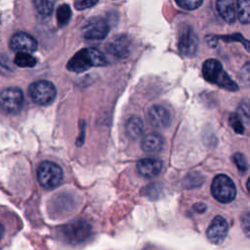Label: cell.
<instances>
[{
  "label": "cell",
  "instance_id": "cell-21",
  "mask_svg": "<svg viewBox=\"0 0 250 250\" xmlns=\"http://www.w3.org/2000/svg\"><path fill=\"white\" fill-rule=\"evenodd\" d=\"M15 63L20 67H33L36 64V59L25 52H19L15 57Z\"/></svg>",
  "mask_w": 250,
  "mask_h": 250
},
{
  "label": "cell",
  "instance_id": "cell-19",
  "mask_svg": "<svg viewBox=\"0 0 250 250\" xmlns=\"http://www.w3.org/2000/svg\"><path fill=\"white\" fill-rule=\"evenodd\" d=\"M56 0H33V5L41 17H49L54 9Z\"/></svg>",
  "mask_w": 250,
  "mask_h": 250
},
{
  "label": "cell",
  "instance_id": "cell-11",
  "mask_svg": "<svg viewBox=\"0 0 250 250\" xmlns=\"http://www.w3.org/2000/svg\"><path fill=\"white\" fill-rule=\"evenodd\" d=\"M228 229L229 227L225 218L222 216H216L209 225L206 234L209 241L214 244H221L228 234Z\"/></svg>",
  "mask_w": 250,
  "mask_h": 250
},
{
  "label": "cell",
  "instance_id": "cell-26",
  "mask_svg": "<svg viewBox=\"0 0 250 250\" xmlns=\"http://www.w3.org/2000/svg\"><path fill=\"white\" fill-rule=\"evenodd\" d=\"M99 0H75L74 7L77 10H85L93 7L98 3Z\"/></svg>",
  "mask_w": 250,
  "mask_h": 250
},
{
  "label": "cell",
  "instance_id": "cell-3",
  "mask_svg": "<svg viewBox=\"0 0 250 250\" xmlns=\"http://www.w3.org/2000/svg\"><path fill=\"white\" fill-rule=\"evenodd\" d=\"M63 179L62 168L55 162L43 161L37 169V180L46 189H53L61 185Z\"/></svg>",
  "mask_w": 250,
  "mask_h": 250
},
{
  "label": "cell",
  "instance_id": "cell-10",
  "mask_svg": "<svg viewBox=\"0 0 250 250\" xmlns=\"http://www.w3.org/2000/svg\"><path fill=\"white\" fill-rule=\"evenodd\" d=\"M10 48L15 52H34L37 49L36 39L26 32H17L10 40Z\"/></svg>",
  "mask_w": 250,
  "mask_h": 250
},
{
  "label": "cell",
  "instance_id": "cell-13",
  "mask_svg": "<svg viewBox=\"0 0 250 250\" xmlns=\"http://www.w3.org/2000/svg\"><path fill=\"white\" fill-rule=\"evenodd\" d=\"M163 167V163L157 158H143L137 164L138 172L145 178H153L157 176Z\"/></svg>",
  "mask_w": 250,
  "mask_h": 250
},
{
  "label": "cell",
  "instance_id": "cell-14",
  "mask_svg": "<svg viewBox=\"0 0 250 250\" xmlns=\"http://www.w3.org/2000/svg\"><path fill=\"white\" fill-rule=\"evenodd\" d=\"M107 51L117 57V58H125L129 54L130 42L129 39L124 35H119L114 38L107 44Z\"/></svg>",
  "mask_w": 250,
  "mask_h": 250
},
{
  "label": "cell",
  "instance_id": "cell-8",
  "mask_svg": "<svg viewBox=\"0 0 250 250\" xmlns=\"http://www.w3.org/2000/svg\"><path fill=\"white\" fill-rule=\"evenodd\" d=\"M107 21L101 17L89 19L82 28L83 36L88 40H102L108 34Z\"/></svg>",
  "mask_w": 250,
  "mask_h": 250
},
{
  "label": "cell",
  "instance_id": "cell-2",
  "mask_svg": "<svg viewBox=\"0 0 250 250\" xmlns=\"http://www.w3.org/2000/svg\"><path fill=\"white\" fill-rule=\"evenodd\" d=\"M202 75L206 81L229 91H237V84L224 70L222 63L216 59H209L203 62Z\"/></svg>",
  "mask_w": 250,
  "mask_h": 250
},
{
  "label": "cell",
  "instance_id": "cell-9",
  "mask_svg": "<svg viewBox=\"0 0 250 250\" xmlns=\"http://www.w3.org/2000/svg\"><path fill=\"white\" fill-rule=\"evenodd\" d=\"M179 51L186 57H192L198 49V37L190 26H186L181 30L178 41Z\"/></svg>",
  "mask_w": 250,
  "mask_h": 250
},
{
  "label": "cell",
  "instance_id": "cell-15",
  "mask_svg": "<svg viewBox=\"0 0 250 250\" xmlns=\"http://www.w3.org/2000/svg\"><path fill=\"white\" fill-rule=\"evenodd\" d=\"M217 11L227 22H234L236 20V8L234 0H217Z\"/></svg>",
  "mask_w": 250,
  "mask_h": 250
},
{
  "label": "cell",
  "instance_id": "cell-29",
  "mask_svg": "<svg viewBox=\"0 0 250 250\" xmlns=\"http://www.w3.org/2000/svg\"><path fill=\"white\" fill-rule=\"evenodd\" d=\"M4 234H5V228H4V225L0 222V241L3 239Z\"/></svg>",
  "mask_w": 250,
  "mask_h": 250
},
{
  "label": "cell",
  "instance_id": "cell-7",
  "mask_svg": "<svg viewBox=\"0 0 250 250\" xmlns=\"http://www.w3.org/2000/svg\"><path fill=\"white\" fill-rule=\"evenodd\" d=\"M91 226L84 220L74 221L62 227V238L70 244L76 245L84 242L91 234Z\"/></svg>",
  "mask_w": 250,
  "mask_h": 250
},
{
  "label": "cell",
  "instance_id": "cell-20",
  "mask_svg": "<svg viewBox=\"0 0 250 250\" xmlns=\"http://www.w3.org/2000/svg\"><path fill=\"white\" fill-rule=\"evenodd\" d=\"M56 18H57V22L59 26L62 27L66 25L71 18V10L67 4H62L61 5L56 12Z\"/></svg>",
  "mask_w": 250,
  "mask_h": 250
},
{
  "label": "cell",
  "instance_id": "cell-23",
  "mask_svg": "<svg viewBox=\"0 0 250 250\" xmlns=\"http://www.w3.org/2000/svg\"><path fill=\"white\" fill-rule=\"evenodd\" d=\"M229 123H230L232 129L234 130V132H236L237 134H243L244 133V127H243L241 118L237 114H235V113L230 114Z\"/></svg>",
  "mask_w": 250,
  "mask_h": 250
},
{
  "label": "cell",
  "instance_id": "cell-4",
  "mask_svg": "<svg viewBox=\"0 0 250 250\" xmlns=\"http://www.w3.org/2000/svg\"><path fill=\"white\" fill-rule=\"evenodd\" d=\"M212 195L222 203L231 202L236 195V188L232 180L225 175H217L211 184Z\"/></svg>",
  "mask_w": 250,
  "mask_h": 250
},
{
  "label": "cell",
  "instance_id": "cell-12",
  "mask_svg": "<svg viewBox=\"0 0 250 250\" xmlns=\"http://www.w3.org/2000/svg\"><path fill=\"white\" fill-rule=\"evenodd\" d=\"M147 119L151 126L158 129L167 128L170 124V112L162 105H152L147 111Z\"/></svg>",
  "mask_w": 250,
  "mask_h": 250
},
{
  "label": "cell",
  "instance_id": "cell-27",
  "mask_svg": "<svg viewBox=\"0 0 250 250\" xmlns=\"http://www.w3.org/2000/svg\"><path fill=\"white\" fill-rule=\"evenodd\" d=\"M249 223H250V220H249V213H246L244 215V217L242 218V224H241V227L243 229V230L245 231L246 235L248 236L249 235Z\"/></svg>",
  "mask_w": 250,
  "mask_h": 250
},
{
  "label": "cell",
  "instance_id": "cell-18",
  "mask_svg": "<svg viewBox=\"0 0 250 250\" xmlns=\"http://www.w3.org/2000/svg\"><path fill=\"white\" fill-rule=\"evenodd\" d=\"M236 16L243 24H247L250 20V0H237Z\"/></svg>",
  "mask_w": 250,
  "mask_h": 250
},
{
  "label": "cell",
  "instance_id": "cell-28",
  "mask_svg": "<svg viewBox=\"0 0 250 250\" xmlns=\"http://www.w3.org/2000/svg\"><path fill=\"white\" fill-rule=\"evenodd\" d=\"M193 209L198 213H203L206 210V206L203 203H196L193 205Z\"/></svg>",
  "mask_w": 250,
  "mask_h": 250
},
{
  "label": "cell",
  "instance_id": "cell-25",
  "mask_svg": "<svg viewBox=\"0 0 250 250\" xmlns=\"http://www.w3.org/2000/svg\"><path fill=\"white\" fill-rule=\"evenodd\" d=\"M13 71V65L5 55H0V72L3 74H7L8 72Z\"/></svg>",
  "mask_w": 250,
  "mask_h": 250
},
{
  "label": "cell",
  "instance_id": "cell-6",
  "mask_svg": "<svg viewBox=\"0 0 250 250\" xmlns=\"http://www.w3.org/2000/svg\"><path fill=\"white\" fill-rule=\"evenodd\" d=\"M28 94L35 104L47 105L55 100L57 91L52 82L47 80H38L30 84Z\"/></svg>",
  "mask_w": 250,
  "mask_h": 250
},
{
  "label": "cell",
  "instance_id": "cell-5",
  "mask_svg": "<svg viewBox=\"0 0 250 250\" xmlns=\"http://www.w3.org/2000/svg\"><path fill=\"white\" fill-rule=\"evenodd\" d=\"M23 102V93L20 88L9 87L0 92V109L5 113H19L22 108Z\"/></svg>",
  "mask_w": 250,
  "mask_h": 250
},
{
  "label": "cell",
  "instance_id": "cell-16",
  "mask_svg": "<svg viewBox=\"0 0 250 250\" xmlns=\"http://www.w3.org/2000/svg\"><path fill=\"white\" fill-rule=\"evenodd\" d=\"M164 140L157 133L146 134L142 141V148L146 152H158L163 148Z\"/></svg>",
  "mask_w": 250,
  "mask_h": 250
},
{
  "label": "cell",
  "instance_id": "cell-22",
  "mask_svg": "<svg viewBox=\"0 0 250 250\" xmlns=\"http://www.w3.org/2000/svg\"><path fill=\"white\" fill-rule=\"evenodd\" d=\"M233 162L235 163V165L237 166L238 170L240 173H245L248 169V163L247 160L245 158V156L240 153V152H236L233 155Z\"/></svg>",
  "mask_w": 250,
  "mask_h": 250
},
{
  "label": "cell",
  "instance_id": "cell-17",
  "mask_svg": "<svg viewBox=\"0 0 250 250\" xmlns=\"http://www.w3.org/2000/svg\"><path fill=\"white\" fill-rule=\"evenodd\" d=\"M145 129L143 120L138 116H132L126 123V133L131 139H138L142 136Z\"/></svg>",
  "mask_w": 250,
  "mask_h": 250
},
{
  "label": "cell",
  "instance_id": "cell-1",
  "mask_svg": "<svg viewBox=\"0 0 250 250\" xmlns=\"http://www.w3.org/2000/svg\"><path fill=\"white\" fill-rule=\"evenodd\" d=\"M107 63L104 55L96 48H84L78 51L67 62L66 67L73 72H84L91 67L104 66Z\"/></svg>",
  "mask_w": 250,
  "mask_h": 250
},
{
  "label": "cell",
  "instance_id": "cell-24",
  "mask_svg": "<svg viewBox=\"0 0 250 250\" xmlns=\"http://www.w3.org/2000/svg\"><path fill=\"white\" fill-rule=\"evenodd\" d=\"M176 3L183 9L195 10L203 2V0H175Z\"/></svg>",
  "mask_w": 250,
  "mask_h": 250
}]
</instances>
